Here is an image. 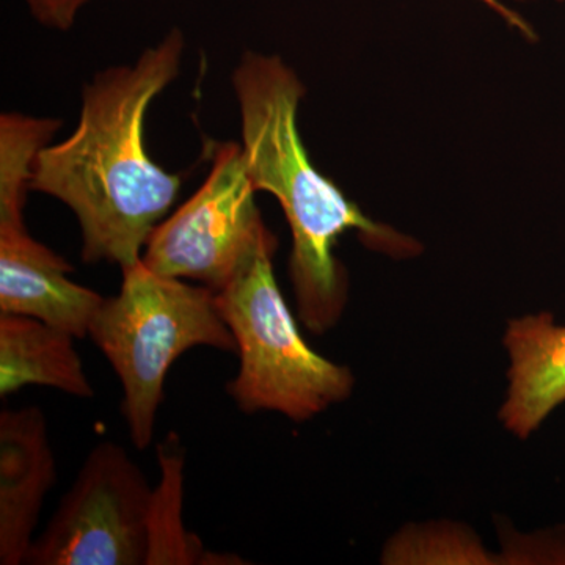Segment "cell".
Returning <instances> with one entry per match:
<instances>
[{
    "mask_svg": "<svg viewBox=\"0 0 565 565\" xmlns=\"http://www.w3.org/2000/svg\"><path fill=\"white\" fill-rule=\"evenodd\" d=\"M245 167L256 192L277 199L291 228L289 258L297 316L316 337L329 333L349 302V275L334 255L348 232L373 250L411 258L422 244L371 221L343 191L318 172L305 150L297 110L305 88L278 55L244 52L233 71Z\"/></svg>",
    "mask_w": 565,
    "mask_h": 565,
    "instance_id": "obj_2",
    "label": "cell"
},
{
    "mask_svg": "<svg viewBox=\"0 0 565 565\" xmlns=\"http://www.w3.org/2000/svg\"><path fill=\"white\" fill-rule=\"evenodd\" d=\"M161 481L152 489L148 514V556L145 565L228 564L239 557L214 555L204 550L195 534L182 523L184 501V456L174 433L159 445ZM244 564V561H234Z\"/></svg>",
    "mask_w": 565,
    "mask_h": 565,
    "instance_id": "obj_11",
    "label": "cell"
},
{
    "mask_svg": "<svg viewBox=\"0 0 565 565\" xmlns=\"http://www.w3.org/2000/svg\"><path fill=\"white\" fill-rule=\"evenodd\" d=\"M501 542L500 564L565 565V525L533 534H511L508 526V533L501 531Z\"/></svg>",
    "mask_w": 565,
    "mask_h": 565,
    "instance_id": "obj_14",
    "label": "cell"
},
{
    "mask_svg": "<svg viewBox=\"0 0 565 565\" xmlns=\"http://www.w3.org/2000/svg\"><path fill=\"white\" fill-rule=\"evenodd\" d=\"M503 344L509 385L498 418L527 440L565 403V326L548 311L509 319Z\"/></svg>",
    "mask_w": 565,
    "mask_h": 565,
    "instance_id": "obj_9",
    "label": "cell"
},
{
    "mask_svg": "<svg viewBox=\"0 0 565 565\" xmlns=\"http://www.w3.org/2000/svg\"><path fill=\"white\" fill-rule=\"evenodd\" d=\"M74 267L29 234L0 226V315L31 316L74 338L88 337L106 297L70 278Z\"/></svg>",
    "mask_w": 565,
    "mask_h": 565,
    "instance_id": "obj_7",
    "label": "cell"
},
{
    "mask_svg": "<svg viewBox=\"0 0 565 565\" xmlns=\"http://www.w3.org/2000/svg\"><path fill=\"white\" fill-rule=\"evenodd\" d=\"M57 481L46 415L36 405L0 414V564L28 561L41 509Z\"/></svg>",
    "mask_w": 565,
    "mask_h": 565,
    "instance_id": "obj_8",
    "label": "cell"
},
{
    "mask_svg": "<svg viewBox=\"0 0 565 565\" xmlns=\"http://www.w3.org/2000/svg\"><path fill=\"white\" fill-rule=\"evenodd\" d=\"M120 292L104 299L88 337L122 386L121 411L134 448H150L170 367L191 349L237 353L215 291L166 277L143 263L121 269Z\"/></svg>",
    "mask_w": 565,
    "mask_h": 565,
    "instance_id": "obj_3",
    "label": "cell"
},
{
    "mask_svg": "<svg viewBox=\"0 0 565 565\" xmlns=\"http://www.w3.org/2000/svg\"><path fill=\"white\" fill-rule=\"evenodd\" d=\"M29 13L41 25L54 31H70L79 11L92 0H24Z\"/></svg>",
    "mask_w": 565,
    "mask_h": 565,
    "instance_id": "obj_15",
    "label": "cell"
},
{
    "mask_svg": "<svg viewBox=\"0 0 565 565\" xmlns=\"http://www.w3.org/2000/svg\"><path fill=\"white\" fill-rule=\"evenodd\" d=\"M74 340L31 316L0 315V396L39 385L79 399L95 397Z\"/></svg>",
    "mask_w": 565,
    "mask_h": 565,
    "instance_id": "obj_10",
    "label": "cell"
},
{
    "mask_svg": "<svg viewBox=\"0 0 565 565\" xmlns=\"http://www.w3.org/2000/svg\"><path fill=\"white\" fill-rule=\"evenodd\" d=\"M382 564H500L478 534L462 523H412L393 535L382 552Z\"/></svg>",
    "mask_w": 565,
    "mask_h": 565,
    "instance_id": "obj_13",
    "label": "cell"
},
{
    "mask_svg": "<svg viewBox=\"0 0 565 565\" xmlns=\"http://www.w3.org/2000/svg\"><path fill=\"white\" fill-rule=\"evenodd\" d=\"M185 41L172 29L134 65L96 74L82 92L73 134L40 151L31 192L66 204L79 223L85 263L141 259L152 230L178 199L180 174L150 158L145 120L151 103L180 76Z\"/></svg>",
    "mask_w": 565,
    "mask_h": 565,
    "instance_id": "obj_1",
    "label": "cell"
},
{
    "mask_svg": "<svg viewBox=\"0 0 565 565\" xmlns=\"http://www.w3.org/2000/svg\"><path fill=\"white\" fill-rule=\"evenodd\" d=\"M486 6H489L490 9L497 11L500 17H503L509 24L514 25V28L520 29L525 35L533 36V32H531L530 25L526 24L519 14L514 13V11L509 10L508 7L501 6L498 0H481Z\"/></svg>",
    "mask_w": 565,
    "mask_h": 565,
    "instance_id": "obj_16",
    "label": "cell"
},
{
    "mask_svg": "<svg viewBox=\"0 0 565 565\" xmlns=\"http://www.w3.org/2000/svg\"><path fill=\"white\" fill-rule=\"evenodd\" d=\"M277 247L269 230L232 280L215 292L241 360L226 390L244 414L275 412L292 423H307L348 401L355 375L303 340L275 278Z\"/></svg>",
    "mask_w": 565,
    "mask_h": 565,
    "instance_id": "obj_4",
    "label": "cell"
},
{
    "mask_svg": "<svg viewBox=\"0 0 565 565\" xmlns=\"http://www.w3.org/2000/svg\"><path fill=\"white\" fill-rule=\"evenodd\" d=\"M55 118L9 111L0 117V226L24 225L36 158L61 129Z\"/></svg>",
    "mask_w": 565,
    "mask_h": 565,
    "instance_id": "obj_12",
    "label": "cell"
},
{
    "mask_svg": "<svg viewBox=\"0 0 565 565\" xmlns=\"http://www.w3.org/2000/svg\"><path fill=\"white\" fill-rule=\"evenodd\" d=\"M152 489L128 451L102 441L85 457L25 564L145 565Z\"/></svg>",
    "mask_w": 565,
    "mask_h": 565,
    "instance_id": "obj_5",
    "label": "cell"
},
{
    "mask_svg": "<svg viewBox=\"0 0 565 565\" xmlns=\"http://www.w3.org/2000/svg\"><path fill=\"white\" fill-rule=\"evenodd\" d=\"M255 193L243 143L218 145L202 188L152 230L141 263L152 273L221 291L269 232Z\"/></svg>",
    "mask_w": 565,
    "mask_h": 565,
    "instance_id": "obj_6",
    "label": "cell"
}]
</instances>
